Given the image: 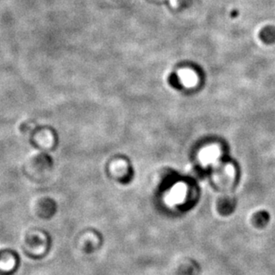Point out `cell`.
Listing matches in <instances>:
<instances>
[{
	"label": "cell",
	"mask_w": 275,
	"mask_h": 275,
	"mask_svg": "<svg viewBox=\"0 0 275 275\" xmlns=\"http://www.w3.org/2000/svg\"><path fill=\"white\" fill-rule=\"evenodd\" d=\"M36 165L40 167V169H50L51 168V160L50 157L46 154H40L36 157Z\"/></svg>",
	"instance_id": "2"
},
{
	"label": "cell",
	"mask_w": 275,
	"mask_h": 275,
	"mask_svg": "<svg viewBox=\"0 0 275 275\" xmlns=\"http://www.w3.org/2000/svg\"><path fill=\"white\" fill-rule=\"evenodd\" d=\"M268 215L267 214H265V213H261V214H258V215L255 216V222H256V225L258 226H264V225L267 224L268 222Z\"/></svg>",
	"instance_id": "3"
},
{
	"label": "cell",
	"mask_w": 275,
	"mask_h": 275,
	"mask_svg": "<svg viewBox=\"0 0 275 275\" xmlns=\"http://www.w3.org/2000/svg\"><path fill=\"white\" fill-rule=\"evenodd\" d=\"M260 37L262 40L267 43L275 41V28L273 26H267L261 31Z\"/></svg>",
	"instance_id": "1"
}]
</instances>
